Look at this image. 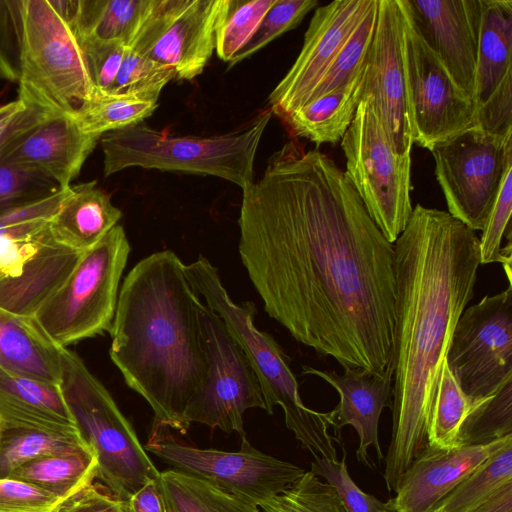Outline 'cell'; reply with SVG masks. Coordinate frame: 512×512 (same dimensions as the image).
<instances>
[{
	"mask_svg": "<svg viewBox=\"0 0 512 512\" xmlns=\"http://www.w3.org/2000/svg\"><path fill=\"white\" fill-rule=\"evenodd\" d=\"M242 191L238 250L268 315L343 369L393 367L394 248L345 171L289 142Z\"/></svg>",
	"mask_w": 512,
	"mask_h": 512,
	"instance_id": "cell-1",
	"label": "cell"
},
{
	"mask_svg": "<svg viewBox=\"0 0 512 512\" xmlns=\"http://www.w3.org/2000/svg\"><path fill=\"white\" fill-rule=\"evenodd\" d=\"M393 248L392 432L383 458L389 491L427 445L443 361L481 265L475 231L447 211L421 204Z\"/></svg>",
	"mask_w": 512,
	"mask_h": 512,
	"instance_id": "cell-2",
	"label": "cell"
},
{
	"mask_svg": "<svg viewBox=\"0 0 512 512\" xmlns=\"http://www.w3.org/2000/svg\"><path fill=\"white\" fill-rule=\"evenodd\" d=\"M201 304L179 257L156 252L125 277L110 329V357L126 384L151 406L155 423L181 434L208 372Z\"/></svg>",
	"mask_w": 512,
	"mask_h": 512,
	"instance_id": "cell-3",
	"label": "cell"
},
{
	"mask_svg": "<svg viewBox=\"0 0 512 512\" xmlns=\"http://www.w3.org/2000/svg\"><path fill=\"white\" fill-rule=\"evenodd\" d=\"M185 272L191 287L204 298L205 305L222 318L243 349L260 384L266 412L272 414L279 405L284 411L287 428L314 459L336 460L333 441L337 438L329 432L332 427L329 412H318L304 405L287 355L270 334L254 325V303L236 304L217 269L202 255L185 265Z\"/></svg>",
	"mask_w": 512,
	"mask_h": 512,
	"instance_id": "cell-4",
	"label": "cell"
},
{
	"mask_svg": "<svg viewBox=\"0 0 512 512\" xmlns=\"http://www.w3.org/2000/svg\"><path fill=\"white\" fill-rule=\"evenodd\" d=\"M271 111L258 115L252 124L210 137L170 136L139 123L103 134L104 176L129 167L212 175L238 185L253 183L254 161Z\"/></svg>",
	"mask_w": 512,
	"mask_h": 512,
	"instance_id": "cell-5",
	"label": "cell"
},
{
	"mask_svg": "<svg viewBox=\"0 0 512 512\" xmlns=\"http://www.w3.org/2000/svg\"><path fill=\"white\" fill-rule=\"evenodd\" d=\"M64 401L77 430L97 459L96 478L126 500L159 477L131 423L105 386L73 351L59 346Z\"/></svg>",
	"mask_w": 512,
	"mask_h": 512,
	"instance_id": "cell-6",
	"label": "cell"
},
{
	"mask_svg": "<svg viewBox=\"0 0 512 512\" xmlns=\"http://www.w3.org/2000/svg\"><path fill=\"white\" fill-rule=\"evenodd\" d=\"M22 16L18 99L75 119L96 87L74 29L52 0H22Z\"/></svg>",
	"mask_w": 512,
	"mask_h": 512,
	"instance_id": "cell-7",
	"label": "cell"
},
{
	"mask_svg": "<svg viewBox=\"0 0 512 512\" xmlns=\"http://www.w3.org/2000/svg\"><path fill=\"white\" fill-rule=\"evenodd\" d=\"M129 253L125 231L116 225L82 254L68 278L33 317L49 339L66 347L110 332Z\"/></svg>",
	"mask_w": 512,
	"mask_h": 512,
	"instance_id": "cell-8",
	"label": "cell"
},
{
	"mask_svg": "<svg viewBox=\"0 0 512 512\" xmlns=\"http://www.w3.org/2000/svg\"><path fill=\"white\" fill-rule=\"evenodd\" d=\"M346 175L388 242L404 231L411 204V152L400 153L369 97L363 98L341 139Z\"/></svg>",
	"mask_w": 512,
	"mask_h": 512,
	"instance_id": "cell-9",
	"label": "cell"
},
{
	"mask_svg": "<svg viewBox=\"0 0 512 512\" xmlns=\"http://www.w3.org/2000/svg\"><path fill=\"white\" fill-rule=\"evenodd\" d=\"M168 427L154 423L145 450L174 469L260 506L296 482L305 472L301 467L262 453L246 438L238 452L201 449L174 437Z\"/></svg>",
	"mask_w": 512,
	"mask_h": 512,
	"instance_id": "cell-10",
	"label": "cell"
},
{
	"mask_svg": "<svg viewBox=\"0 0 512 512\" xmlns=\"http://www.w3.org/2000/svg\"><path fill=\"white\" fill-rule=\"evenodd\" d=\"M430 151L447 212L471 230H482L512 165V133L497 135L475 126Z\"/></svg>",
	"mask_w": 512,
	"mask_h": 512,
	"instance_id": "cell-11",
	"label": "cell"
},
{
	"mask_svg": "<svg viewBox=\"0 0 512 512\" xmlns=\"http://www.w3.org/2000/svg\"><path fill=\"white\" fill-rule=\"evenodd\" d=\"M400 2L403 11V62L413 144L431 150L456 134L478 126V106L455 83L426 42L405 0Z\"/></svg>",
	"mask_w": 512,
	"mask_h": 512,
	"instance_id": "cell-12",
	"label": "cell"
},
{
	"mask_svg": "<svg viewBox=\"0 0 512 512\" xmlns=\"http://www.w3.org/2000/svg\"><path fill=\"white\" fill-rule=\"evenodd\" d=\"M200 324L208 372L204 386L190 402L185 421L201 423L246 438L243 417L250 408L265 410L258 379L243 349L222 318L201 304Z\"/></svg>",
	"mask_w": 512,
	"mask_h": 512,
	"instance_id": "cell-13",
	"label": "cell"
},
{
	"mask_svg": "<svg viewBox=\"0 0 512 512\" xmlns=\"http://www.w3.org/2000/svg\"><path fill=\"white\" fill-rule=\"evenodd\" d=\"M445 360L473 401L490 396L512 378V285L463 311Z\"/></svg>",
	"mask_w": 512,
	"mask_h": 512,
	"instance_id": "cell-14",
	"label": "cell"
},
{
	"mask_svg": "<svg viewBox=\"0 0 512 512\" xmlns=\"http://www.w3.org/2000/svg\"><path fill=\"white\" fill-rule=\"evenodd\" d=\"M220 0H152L129 46L192 80L202 73L215 49Z\"/></svg>",
	"mask_w": 512,
	"mask_h": 512,
	"instance_id": "cell-15",
	"label": "cell"
},
{
	"mask_svg": "<svg viewBox=\"0 0 512 512\" xmlns=\"http://www.w3.org/2000/svg\"><path fill=\"white\" fill-rule=\"evenodd\" d=\"M400 0H378L373 40L365 64L362 99L369 97L400 153L411 152L412 121L403 62Z\"/></svg>",
	"mask_w": 512,
	"mask_h": 512,
	"instance_id": "cell-16",
	"label": "cell"
},
{
	"mask_svg": "<svg viewBox=\"0 0 512 512\" xmlns=\"http://www.w3.org/2000/svg\"><path fill=\"white\" fill-rule=\"evenodd\" d=\"M375 0H336L317 7L302 49L269 95L271 111L282 119L305 105L347 38Z\"/></svg>",
	"mask_w": 512,
	"mask_h": 512,
	"instance_id": "cell-17",
	"label": "cell"
},
{
	"mask_svg": "<svg viewBox=\"0 0 512 512\" xmlns=\"http://www.w3.org/2000/svg\"><path fill=\"white\" fill-rule=\"evenodd\" d=\"M420 33L474 99L482 0H405Z\"/></svg>",
	"mask_w": 512,
	"mask_h": 512,
	"instance_id": "cell-18",
	"label": "cell"
},
{
	"mask_svg": "<svg viewBox=\"0 0 512 512\" xmlns=\"http://www.w3.org/2000/svg\"><path fill=\"white\" fill-rule=\"evenodd\" d=\"M512 441V436L481 446L436 448L426 445L402 474L393 512H431L459 482Z\"/></svg>",
	"mask_w": 512,
	"mask_h": 512,
	"instance_id": "cell-19",
	"label": "cell"
},
{
	"mask_svg": "<svg viewBox=\"0 0 512 512\" xmlns=\"http://www.w3.org/2000/svg\"><path fill=\"white\" fill-rule=\"evenodd\" d=\"M302 369L303 374L323 379L338 392L340 401L329 412L331 426L335 433L346 425L355 429L359 438L356 451L358 461L371 467L368 454L371 446L375 447L378 459L383 460L378 426L383 409L392 406L393 367L383 372L344 368L342 374L307 365H303Z\"/></svg>",
	"mask_w": 512,
	"mask_h": 512,
	"instance_id": "cell-20",
	"label": "cell"
},
{
	"mask_svg": "<svg viewBox=\"0 0 512 512\" xmlns=\"http://www.w3.org/2000/svg\"><path fill=\"white\" fill-rule=\"evenodd\" d=\"M99 140L84 133L73 118L49 114L13 143L0 162L38 171L65 189L77 178Z\"/></svg>",
	"mask_w": 512,
	"mask_h": 512,
	"instance_id": "cell-21",
	"label": "cell"
},
{
	"mask_svg": "<svg viewBox=\"0 0 512 512\" xmlns=\"http://www.w3.org/2000/svg\"><path fill=\"white\" fill-rule=\"evenodd\" d=\"M83 253L54 240L47 243L18 272L0 280V312L34 317L68 278Z\"/></svg>",
	"mask_w": 512,
	"mask_h": 512,
	"instance_id": "cell-22",
	"label": "cell"
},
{
	"mask_svg": "<svg viewBox=\"0 0 512 512\" xmlns=\"http://www.w3.org/2000/svg\"><path fill=\"white\" fill-rule=\"evenodd\" d=\"M0 421L60 434H79L59 385L39 382L0 367Z\"/></svg>",
	"mask_w": 512,
	"mask_h": 512,
	"instance_id": "cell-23",
	"label": "cell"
},
{
	"mask_svg": "<svg viewBox=\"0 0 512 512\" xmlns=\"http://www.w3.org/2000/svg\"><path fill=\"white\" fill-rule=\"evenodd\" d=\"M121 217V210L94 180L70 186L59 210L49 221V230L56 243L85 252L114 228Z\"/></svg>",
	"mask_w": 512,
	"mask_h": 512,
	"instance_id": "cell-24",
	"label": "cell"
},
{
	"mask_svg": "<svg viewBox=\"0 0 512 512\" xmlns=\"http://www.w3.org/2000/svg\"><path fill=\"white\" fill-rule=\"evenodd\" d=\"M0 367L47 384L61 382L59 346L33 317L0 312Z\"/></svg>",
	"mask_w": 512,
	"mask_h": 512,
	"instance_id": "cell-25",
	"label": "cell"
},
{
	"mask_svg": "<svg viewBox=\"0 0 512 512\" xmlns=\"http://www.w3.org/2000/svg\"><path fill=\"white\" fill-rule=\"evenodd\" d=\"M152 0H53L78 39L117 41L129 47Z\"/></svg>",
	"mask_w": 512,
	"mask_h": 512,
	"instance_id": "cell-26",
	"label": "cell"
},
{
	"mask_svg": "<svg viewBox=\"0 0 512 512\" xmlns=\"http://www.w3.org/2000/svg\"><path fill=\"white\" fill-rule=\"evenodd\" d=\"M512 73V1L482 0L474 100L479 107Z\"/></svg>",
	"mask_w": 512,
	"mask_h": 512,
	"instance_id": "cell-27",
	"label": "cell"
},
{
	"mask_svg": "<svg viewBox=\"0 0 512 512\" xmlns=\"http://www.w3.org/2000/svg\"><path fill=\"white\" fill-rule=\"evenodd\" d=\"M363 76L364 72L351 84L317 97L283 118L293 135L317 145L341 140L362 100Z\"/></svg>",
	"mask_w": 512,
	"mask_h": 512,
	"instance_id": "cell-28",
	"label": "cell"
},
{
	"mask_svg": "<svg viewBox=\"0 0 512 512\" xmlns=\"http://www.w3.org/2000/svg\"><path fill=\"white\" fill-rule=\"evenodd\" d=\"M96 471V456L92 451H84L37 458L8 477L32 483L68 501L92 484Z\"/></svg>",
	"mask_w": 512,
	"mask_h": 512,
	"instance_id": "cell-29",
	"label": "cell"
},
{
	"mask_svg": "<svg viewBox=\"0 0 512 512\" xmlns=\"http://www.w3.org/2000/svg\"><path fill=\"white\" fill-rule=\"evenodd\" d=\"M159 483L167 512H261L258 506L174 468L160 472Z\"/></svg>",
	"mask_w": 512,
	"mask_h": 512,
	"instance_id": "cell-30",
	"label": "cell"
},
{
	"mask_svg": "<svg viewBox=\"0 0 512 512\" xmlns=\"http://www.w3.org/2000/svg\"><path fill=\"white\" fill-rule=\"evenodd\" d=\"M92 451L80 434H60L3 424L0 427V478L37 458ZM93 452V451H92Z\"/></svg>",
	"mask_w": 512,
	"mask_h": 512,
	"instance_id": "cell-31",
	"label": "cell"
},
{
	"mask_svg": "<svg viewBox=\"0 0 512 512\" xmlns=\"http://www.w3.org/2000/svg\"><path fill=\"white\" fill-rule=\"evenodd\" d=\"M157 106L155 101L96 88L74 120L84 133L101 137L105 133L142 123Z\"/></svg>",
	"mask_w": 512,
	"mask_h": 512,
	"instance_id": "cell-32",
	"label": "cell"
},
{
	"mask_svg": "<svg viewBox=\"0 0 512 512\" xmlns=\"http://www.w3.org/2000/svg\"><path fill=\"white\" fill-rule=\"evenodd\" d=\"M512 436V378L476 400L463 420L456 446H481Z\"/></svg>",
	"mask_w": 512,
	"mask_h": 512,
	"instance_id": "cell-33",
	"label": "cell"
},
{
	"mask_svg": "<svg viewBox=\"0 0 512 512\" xmlns=\"http://www.w3.org/2000/svg\"><path fill=\"white\" fill-rule=\"evenodd\" d=\"M509 480H512V441L459 482L431 512H473Z\"/></svg>",
	"mask_w": 512,
	"mask_h": 512,
	"instance_id": "cell-34",
	"label": "cell"
},
{
	"mask_svg": "<svg viewBox=\"0 0 512 512\" xmlns=\"http://www.w3.org/2000/svg\"><path fill=\"white\" fill-rule=\"evenodd\" d=\"M377 9L378 0H375L338 51L307 103L351 84L363 74L374 36Z\"/></svg>",
	"mask_w": 512,
	"mask_h": 512,
	"instance_id": "cell-35",
	"label": "cell"
},
{
	"mask_svg": "<svg viewBox=\"0 0 512 512\" xmlns=\"http://www.w3.org/2000/svg\"><path fill=\"white\" fill-rule=\"evenodd\" d=\"M276 0H220L215 22V50L231 62L250 39Z\"/></svg>",
	"mask_w": 512,
	"mask_h": 512,
	"instance_id": "cell-36",
	"label": "cell"
},
{
	"mask_svg": "<svg viewBox=\"0 0 512 512\" xmlns=\"http://www.w3.org/2000/svg\"><path fill=\"white\" fill-rule=\"evenodd\" d=\"M473 402L462 391L444 359L430 414L427 444L436 448L456 446L460 426Z\"/></svg>",
	"mask_w": 512,
	"mask_h": 512,
	"instance_id": "cell-37",
	"label": "cell"
},
{
	"mask_svg": "<svg viewBox=\"0 0 512 512\" xmlns=\"http://www.w3.org/2000/svg\"><path fill=\"white\" fill-rule=\"evenodd\" d=\"M259 508L261 512H346L335 489L311 470Z\"/></svg>",
	"mask_w": 512,
	"mask_h": 512,
	"instance_id": "cell-38",
	"label": "cell"
},
{
	"mask_svg": "<svg viewBox=\"0 0 512 512\" xmlns=\"http://www.w3.org/2000/svg\"><path fill=\"white\" fill-rule=\"evenodd\" d=\"M175 77L172 68L126 47L110 92L157 102L163 88Z\"/></svg>",
	"mask_w": 512,
	"mask_h": 512,
	"instance_id": "cell-39",
	"label": "cell"
},
{
	"mask_svg": "<svg viewBox=\"0 0 512 512\" xmlns=\"http://www.w3.org/2000/svg\"><path fill=\"white\" fill-rule=\"evenodd\" d=\"M52 240L45 220L0 228V280L18 272Z\"/></svg>",
	"mask_w": 512,
	"mask_h": 512,
	"instance_id": "cell-40",
	"label": "cell"
},
{
	"mask_svg": "<svg viewBox=\"0 0 512 512\" xmlns=\"http://www.w3.org/2000/svg\"><path fill=\"white\" fill-rule=\"evenodd\" d=\"M317 0H276L267 11L247 43L237 52L230 66L253 55L285 32L294 29L316 9Z\"/></svg>",
	"mask_w": 512,
	"mask_h": 512,
	"instance_id": "cell-41",
	"label": "cell"
},
{
	"mask_svg": "<svg viewBox=\"0 0 512 512\" xmlns=\"http://www.w3.org/2000/svg\"><path fill=\"white\" fill-rule=\"evenodd\" d=\"M60 189L54 180L38 171L0 162V213Z\"/></svg>",
	"mask_w": 512,
	"mask_h": 512,
	"instance_id": "cell-42",
	"label": "cell"
},
{
	"mask_svg": "<svg viewBox=\"0 0 512 512\" xmlns=\"http://www.w3.org/2000/svg\"><path fill=\"white\" fill-rule=\"evenodd\" d=\"M311 471L335 489L346 512H393L387 502H381L357 486L348 472L345 455L340 461L315 459Z\"/></svg>",
	"mask_w": 512,
	"mask_h": 512,
	"instance_id": "cell-43",
	"label": "cell"
},
{
	"mask_svg": "<svg viewBox=\"0 0 512 512\" xmlns=\"http://www.w3.org/2000/svg\"><path fill=\"white\" fill-rule=\"evenodd\" d=\"M512 211V165L502 178L500 188L484 224L479 238L481 264L500 262L501 241L506 230L511 228Z\"/></svg>",
	"mask_w": 512,
	"mask_h": 512,
	"instance_id": "cell-44",
	"label": "cell"
},
{
	"mask_svg": "<svg viewBox=\"0 0 512 512\" xmlns=\"http://www.w3.org/2000/svg\"><path fill=\"white\" fill-rule=\"evenodd\" d=\"M23 40L22 0H0V78L18 82Z\"/></svg>",
	"mask_w": 512,
	"mask_h": 512,
	"instance_id": "cell-45",
	"label": "cell"
},
{
	"mask_svg": "<svg viewBox=\"0 0 512 512\" xmlns=\"http://www.w3.org/2000/svg\"><path fill=\"white\" fill-rule=\"evenodd\" d=\"M65 502L32 483L0 478V512H57Z\"/></svg>",
	"mask_w": 512,
	"mask_h": 512,
	"instance_id": "cell-46",
	"label": "cell"
},
{
	"mask_svg": "<svg viewBox=\"0 0 512 512\" xmlns=\"http://www.w3.org/2000/svg\"><path fill=\"white\" fill-rule=\"evenodd\" d=\"M97 89L110 92L119 72L126 46L117 41L78 39Z\"/></svg>",
	"mask_w": 512,
	"mask_h": 512,
	"instance_id": "cell-47",
	"label": "cell"
},
{
	"mask_svg": "<svg viewBox=\"0 0 512 512\" xmlns=\"http://www.w3.org/2000/svg\"><path fill=\"white\" fill-rule=\"evenodd\" d=\"M478 126L497 135L512 133V73L478 107Z\"/></svg>",
	"mask_w": 512,
	"mask_h": 512,
	"instance_id": "cell-48",
	"label": "cell"
},
{
	"mask_svg": "<svg viewBox=\"0 0 512 512\" xmlns=\"http://www.w3.org/2000/svg\"><path fill=\"white\" fill-rule=\"evenodd\" d=\"M69 188L60 189L45 198L16 206L0 213V228L34 221H50L59 210Z\"/></svg>",
	"mask_w": 512,
	"mask_h": 512,
	"instance_id": "cell-49",
	"label": "cell"
},
{
	"mask_svg": "<svg viewBox=\"0 0 512 512\" xmlns=\"http://www.w3.org/2000/svg\"><path fill=\"white\" fill-rule=\"evenodd\" d=\"M57 512H124L122 502L106 487L91 484L66 501Z\"/></svg>",
	"mask_w": 512,
	"mask_h": 512,
	"instance_id": "cell-50",
	"label": "cell"
},
{
	"mask_svg": "<svg viewBox=\"0 0 512 512\" xmlns=\"http://www.w3.org/2000/svg\"><path fill=\"white\" fill-rule=\"evenodd\" d=\"M121 502L124 512H167L159 477Z\"/></svg>",
	"mask_w": 512,
	"mask_h": 512,
	"instance_id": "cell-51",
	"label": "cell"
},
{
	"mask_svg": "<svg viewBox=\"0 0 512 512\" xmlns=\"http://www.w3.org/2000/svg\"><path fill=\"white\" fill-rule=\"evenodd\" d=\"M473 512H512V480L494 490Z\"/></svg>",
	"mask_w": 512,
	"mask_h": 512,
	"instance_id": "cell-52",
	"label": "cell"
},
{
	"mask_svg": "<svg viewBox=\"0 0 512 512\" xmlns=\"http://www.w3.org/2000/svg\"><path fill=\"white\" fill-rule=\"evenodd\" d=\"M0 427H1V421H0Z\"/></svg>",
	"mask_w": 512,
	"mask_h": 512,
	"instance_id": "cell-53",
	"label": "cell"
}]
</instances>
